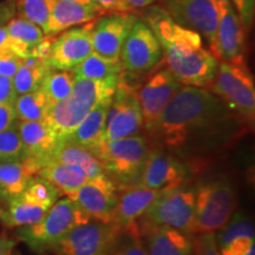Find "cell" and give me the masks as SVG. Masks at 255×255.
<instances>
[{"mask_svg": "<svg viewBox=\"0 0 255 255\" xmlns=\"http://www.w3.org/2000/svg\"><path fill=\"white\" fill-rule=\"evenodd\" d=\"M110 102L111 100L96 105L66 139L91 151L101 145L104 142L105 120Z\"/></svg>", "mask_w": 255, "mask_h": 255, "instance_id": "cb8c5ba5", "label": "cell"}, {"mask_svg": "<svg viewBox=\"0 0 255 255\" xmlns=\"http://www.w3.org/2000/svg\"><path fill=\"white\" fill-rule=\"evenodd\" d=\"M76 76L72 70H50L41 83V89L45 92L50 104L64 101L71 94Z\"/></svg>", "mask_w": 255, "mask_h": 255, "instance_id": "1f68e13d", "label": "cell"}, {"mask_svg": "<svg viewBox=\"0 0 255 255\" xmlns=\"http://www.w3.org/2000/svg\"><path fill=\"white\" fill-rule=\"evenodd\" d=\"M239 17L244 21L248 30L253 26L255 13V0H231Z\"/></svg>", "mask_w": 255, "mask_h": 255, "instance_id": "ab89813d", "label": "cell"}, {"mask_svg": "<svg viewBox=\"0 0 255 255\" xmlns=\"http://www.w3.org/2000/svg\"><path fill=\"white\" fill-rule=\"evenodd\" d=\"M238 194L227 180L218 178L195 188L196 233H216L235 213Z\"/></svg>", "mask_w": 255, "mask_h": 255, "instance_id": "52a82bcc", "label": "cell"}, {"mask_svg": "<svg viewBox=\"0 0 255 255\" xmlns=\"http://www.w3.org/2000/svg\"><path fill=\"white\" fill-rule=\"evenodd\" d=\"M49 209L31 202L21 195L7 202V209L0 210V220L8 228L33 225L41 220Z\"/></svg>", "mask_w": 255, "mask_h": 255, "instance_id": "4316f807", "label": "cell"}, {"mask_svg": "<svg viewBox=\"0 0 255 255\" xmlns=\"http://www.w3.org/2000/svg\"><path fill=\"white\" fill-rule=\"evenodd\" d=\"M161 193V190L150 189L138 183L123 187V190L117 193L113 221L121 228L136 223Z\"/></svg>", "mask_w": 255, "mask_h": 255, "instance_id": "7402d4cb", "label": "cell"}, {"mask_svg": "<svg viewBox=\"0 0 255 255\" xmlns=\"http://www.w3.org/2000/svg\"><path fill=\"white\" fill-rule=\"evenodd\" d=\"M25 148V158L31 159L39 168L46 165L56 151L59 141L50 131L44 121L23 122L14 124Z\"/></svg>", "mask_w": 255, "mask_h": 255, "instance_id": "44dd1931", "label": "cell"}, {"mask_svg": "<svg viewBox=\"0 0 255 255\" xmlns=\"http://www.w3.org/2000/svg\"><path fill=\"white\" fill-rule=\"evenodd\" d=\"M218 27L210 52L219 62L247 64L248 28L231 0H218Z\"/></svg>", "mask_w": 255, "mask_h": 255, "instance_id": "30bf717a", "label": "cell"}, {"mask_svg": "<svg viewBox=\"0 0 255 255\" xmlns=\"http://www.w3.org/2000/svg\"><path fill=\"white\" fill-rule=\"evenodd\" d=\"M52 44L53 37L45 36L43 40L32 47L30 50V53H28V57H33V58L47 62L51 56V51H52Z\"/></svg>", "mask_w": 255, "mask_h": 255, "instance_id": "b9f144b4", "label": "cell"}, {"mask_svg": "<svg viewBox=\"0 0 255 255\" xmlns=\"http://www.w3.org/2000/svg\"><path fill=\"white\" fill-rule=\"evenodd\" d=\"M193 255H222L216 244L215 233H196L193 235Z\"/></svg>", "mask_w": 255, "mask_h": 255, "instance_id": "74e56055", "label": "cell"}, {"mask_svg": "<svg viewBox=\"0 0 255 255\" xmlns=\"http://www.w3.org/2000/svg\"><path fill=\"white\" fill-rule=\"evenodd\" d=\"M77 78L105 79L120 77L123 69L120 59H109L92 51L87 58L72 69Z\"/></svg>", "mask_w": 255, "mask_h": 255, "instance_id": "f1b7e54d", "label": "cell"}, {"mask_svg": "<svg viewBox=\"0 0 255 255\" xmlns=\"http://www.w3.org/2000/svg\"><path fill=\"white\" fill-rule=\"evenodd\" d=\"M25 158V148L17 128L0 132V163Z\"/></svg>", "mask_w": 255, "mask_h": 255, "instance_id": "8d00e7d4", "label": "cell"}, {"mask_svg": "<svg viewBox=\"0 0 255 255\" xmlns=\"http://www.w3.org/2000/svg\"><path fill=\"white\" fill-rule=\"evenodd\" d=\"M37 176L45 178L58 190L59 195L70 196L89 180L82 169L51 161L38 171Z\"/></svg>", "mask_w": 255, "mask_h": 255, "instance_id": "484cf974", "label": "cell"}, {"mask_svg": "<svg viewBox=\"0 0 255 255\" xmlns=\"http://www.w3.org/2000/svg\"><path fill=\"white\" fill-rule=\"evenodd\" d=\"M41 255H53V254H51V253H46V254H41Z\"/></svg>", "mask_w": 255, "mask_h": 255, "instance_id": "816d5d0a", "label": "cell"}, {"mask_svg": "<svg viewBox=\"0 0 255 255\" xmlns=\"http://www.w3.org/2000/svg\"><path fill=\"white\" fill-rule=\"evenodd\" d=\"M182 84L175 78L168 68L155 70L145 82L136 89L137 98L141 107L143 128L152 132L157 126L159 117L175 94Z\"/></svg>", "mask_w": 255, "mask_h": 255, "instance_id": "4fadbf2b", "label": "cell"}, {"mask_svg": "<svg viewBox=\"0 0 255 255\" xmlns=\"http://www.w3.org/2000/svg\"><path fill=\"white\" fill-rule=\"evenodd\" d=\"M150 150L144 136H130L104 141L92 152L103 165L105 174L115 183L127 187L137 184L143 164Z\"/></svg>", "mask_w": 255, "mask_h": 255, "instance_id": "8992f818", "label": "cell"}, {"mask_svg": "<svg viewBox=\"0 0 255 255\" xmlns=\"http://www.w3.org/2000/svg\"><path fill=\"white\" fill-rule=\"evenodd\" d=\"M21 59L13 52H0V76L13 78Z\"/></svg>", "mask_w": 255, "mask_h": 255, "instance_id": "60d3db41", "label": "cell"}, {"mask_svg": "<svg viewBox=\"0 0 255 255\" xmlns=\"http://www.w3.org/2000/svg\"><path fill=\"white\" fill-rule=\"evenodd\" d=\"M219 251L222 255H255V241L253 238H241Z\"/></svg>", "mask_w": 255, "mask_h": 255, "instance_id": "f35d334b", "label": "cell"}, {"mask_svg": "<svg viewBox=\"0 0 255 255\" xmlns=\"http://www.w3.org/2000/svg\"><path fill=\"white\" fill-rule=\"evenodd\" d=\"M244 124L208 89L182 85L151 133L162 149L184 161L225 148L240 135Z\"/></svg>", "mask_w": 255, "mask_h": 255, "instance_id": "6da1fadb", "label": "cell"}, {"mask_svg": "<svg viewBox=\"0 0 255 255\" xmlns=\"http://www.w3.org/2000/svg\"><path fill=\"white\" fill-rule=\"evenodd\" d=\"M15 245L17 240L8 237L7 233L2 232L0 234V255H13Z\"/></svg>", "mask_w": 255, "mask_h": 255, "instance_id": "7dc6e473", "label": "cell"}, {"mask_svg": "<svg viewBox=\"0 0 255 255\" xmlns=\"http://www.w3.org/2000/svg\"><path fill=\"white\" fill-rule=\"evenodd\" d=\"M49 105V100L41 88L27 94L19 95L14 102L15 117L23 122L44 121Z\"/></svg>", "mask_w": 255, "mask_h": 255, "instance_id": "f546056e", "label": "cell"}, {"mask_svg": "<svg viewBox=\"0 0 255 255\" xmlns=\"http://www.w3.org/2000/svg\"><path fill=\"white\" fill-rule=\"evenodd\" d=\"M150 7V6H149ZM143 21L157 38L167 68L182 85L208 89L219 60L202 45V37L171 19L162 6H151Z\"/></svg>", "mask_w": 255, "mask_h": 255, "instance_id": "7a4b0ae2", "label": "cell"}, {"mask_svg": "<svg viewBox=\"0 0 255 255\" xmlns=\"http://www.w3.org/2000/svg\"><path fill=\"white\" fill-rule=\"evenodd\" d=\"M142 129L143 117L136 88L130 85L121 75L108 108L104 141L138 135Z\"/></svg>", "mask_w": 255, "mask_h": 255, "instance_id": "8fae6325", "label": "cell"}, {"mask_svg": "<svg viewBox=\"0 0 255 255\" xmlns=\"http://www.w3.org/2000/svg\"><path fill=\"white\" fill-rule=\"evenodd\" d=\"M0 52H13L20 58H25L24 52L20 47L9 37L5 25H0Z\"/></svg>", "mask_w": 255, "mask_h": 255, "instance_id": "ee69618b", "label": "cell"}, {"mask_svg": "<svg viewBox=\"0 0 255 255\" xmlns=\"http://www.w3.org/2000/svg\"><path fill=\"white\" fill-rule=\"evenodd\" d=\"M0 210H1V209H0Z\"/></svg>", "mask_w": 255, "mask_h": 255, "instance_id": "f5cc1de1", "label": "cell"}, {"mask_svg": "<svg viewBox=\"0 0 255 255\" xmlns=\"http://www.w3.org/2000/svg\"><path fill=\"white\" fill-rule=\"evenodd\" d=\"M117 193L119 189L116 183L107 174H101L89 178L68 197L75 201L90 219L111 222L116 207Z\"/></svg>", "mask_w": 255, "mask_h": 255, "instance_id": "e0dca14e", "label": "cell"}, {"mask_svg": "<svg viewBox=\"0 0 255 255\" xmlns=\"http://www.w3.org/2000/svg\"><path fill=\"white\" fill-rule=\"evenodd\" d=\"M89 220V215L72 199L59 197L39 221L18 227L15 239L23 241L34 253H51L66 233Z\"/></svg>", "mask_w": 255, "mask_h": 255, "instance_id": "277c9868", "label": "cell"}, {"mask_svg": "<svg viewBox=\"0 0 255 255\" xmlns=\"http://www.w3.org/2000/svg\"><path fill=\"white\" fill-rule=\"evenodd\" d=\"M50 70L52 69L45 60L33 58V57L21 59L20 65L12 78L15 94L19 96L39 89Z\"/></svg>", "mask_w": 255, "mask_h": 255, "instance_id": "83f0119b", "label": "cell"}, {"mask_svg": "<svg viewBox=\"0 0 255 255\" xmlns=\"http://www.w3.org/2000/svg\"><path fill=\"white\" fill-rule=\"evenodd\" d=\"M105 13L108 12L97 4H82L69 0H56L43 32L45 36L55 37L69 28L91 23Z\"/></svg>", "mask_w": 255, "mask_h": 255, "instance_id": "ffe728a7", "label": "cell"}, {"mask_svg": "<svg viewBox=\"0 0 255 255\" xmlns=\"http://www.w3.org/2000/svg\"><path fill=\"white\" fill-rule=\"evenodd\" d=\"M95 21V20H94ZM81 25L62 32L53 38L52 51L47 63L52 70L69 71L83 62L92 52V23Z\"/></svg>", "mask_w": 255, "mask_h": 255, "instance_id": "ac0fdd59", "label": "cell"}, {"mask_svg": "<svg viewBox=\"0 0 255 255\" xmlns=\"http://www.w3.org/2000/svg\"><path fill=\"white\" fill-rule=\"evenodd\" d=\"M17 98L12 78L0 76V104H13Z\"/></svg>", "mask_w": 255, "mask_h": 255, "instance_id": "7bdbcfd3", "label": "cell"}, {"mask_svg": "<svg viewBox=\"0 0 255 255\" xmlns=\"http://www.w3.org/2000/svg\"><path fill=\"white\" fill-rule=\"evenodd\" d=\"M241 238L254 239V225L253 221L241 213H234L223 227L215 233L216 244L219 250L226 247L232 241Z\"/></svg>", "mask_w": 255, "mask_h": 255, "instance_id": "d6a6232c", "label": "cell"}, {"mask_svg": "<svg viewBox=\"0 0 255 255\" xmlns=\"http://www.w3.org/2000/svg\"><path fill=\"white\" fill-rule=\"evenodd\" d=\"M59 162V163L73 165L82 169L89 178L96 177L101 174H105L103 165L91 150L87 148L75 144V143L64 139L57 146L50 162Z\"/></svg>", "mask_w": 255, "mask_h": 255, "instance_id": "d4e9b609", "label": "cell"}, {"mask_svg": "<svg viewBox=\"0 0 255 255\" xmlns=\"http://www.w3.org/2000/svg\"><path fill=\"white\" fill-rule=\"evenodd\" d=\"M69 1H77V2H82V4H95L92 0H69Z\"/></svg>", "mask_w": 255, "mask_h": 255, "instance_id": "f907efd6", "label": "cell"}, {"mask_svg": "<svg viewBox=\"0 0 255 255\" xmlns=\"http://www.w3.org/2000/svg\"><path fill=\"white\" fill-rule=\"evenodd\" d=\"M171 19L181 26L197 32L212 45L218 27V0H162Z\"/></svg>", "mask_w": 255, "mask_h": 255, "instance_id": "5bb4252c", "label": "cell"}, {"mask_svg": "<svg viewBox=\"0 0 255 255\" xmlns=\"http://www.w3.org/2000/svg\"><path fill=\"white\" fill-rule=\"evenodd\" d=\"M137 20L131 12H115L102 15L92 23V50L109 59H120L124 41Z\"/></svg>", "mask_w": 255, "mask_h": 255, "instance_id": "2e32d148", "label": "cell"}, {"mask_svg": "<svg viewBox=\"0 0 255 255\" xmlns=\"http://www.w3.org/2000/svg\"><path fill=\"white\" fill-rule=\"evenodd\" d=\"M95 4L101 6L102 8L105 9L110 13L115 12H131L132 9L128 5L127 0H92Z\"/></svg>", "mask_w": 255, "mask_h": 255, "instance_id": "bcb514c9", "label": "cell"}, {"mask_svg": "<svg viewBox=\"0 0 255 255\" xmlns=\"http://www.w3.org/2000/svg\"><path fill=\"white\" fill-rule=\"evenodd\" d=\"M208 90L218 96L242 122L253 126L255 87L248 64L219 62L218 71Z\"/></svg>", "mask_w": 255, "mask_h": 255, "instance_id": "5b68a950", "label": "cell"}, {"mask_svg": "<svg viewBox=\"0 0 255 255\" xmlns=\"http://www.w3.org/2000/svg\"><path fill=\"white\" fill-rule=\"evenodd\" d=\"M111 255H148L137 222L122 228Z\"/></svg>", "mask_w": 255, "mask_h": 255, "instance_id": "d590c367", "label": "cell"}, {"mask_svg": "<svg viewBox=\"0 0 255 255\" xmlns=\"http://www.w3.org/2000/svg\"><path fill=\"white\" fill-rule=\"evenodd\" d=\"M15 117L13 104H0V132L14 127Z\"/></svg>", "mask_w": 255, "mask_h": 255, "instance_id": "f6af8a7d", "label": "cell"}, {"mask_svg": "<svg viewBox=\"0 0 255 255\" xmlns=\"http://www.w3.org/2000/svg\"><path fill=\"white\" fill-rule=\"evenodd\" d=\"M20 195L28 201H31V202L44 207L46 209H50L53 203L60 197L58 190L49 181H46L45 178L40 176L32 178L26 189Z\"/></svg>", "mask_w": 255, "mask_h": 255, "instance_id": "e575fe53", "label": "cell"}, {"mask_svg": "<svg viewBox=\"0 0 255 255\" xmlns=\"http://www.w3.org/2000/svg\"><path fill=\"white\" fill-rule=\"evenodd\" d=\"M139 235L148 255H193V235L139 220Z\"/></svg>", "mask_w": 255, "mask_h": 255, "instance_id": "d6986e66", "label": "cell"}, {"mask_svg": "<svg viewBox=\"0 0 255 255\" xmlns=\"http://www.w3.org/2000/svg\"><path fill=\"white\" fill-rule=\"evenodd\" d=\"M163 52L154 32L137 18L121 50L120 62L123 71L141 75L151 71L161 62Z\"/></svg>", "mask_w": 255, "mask_h": 255, "instance_id": "7c38bea8", "label": "cell"}, {"mask_svg": "<svg viewBox=\"0 0 255 255\" xmlns=\"http://www.w3.org/2000/svg\"><path fill=\"white\" fill-rule=\"evenodd\" d=\"M15 15L13 1L0 2V25H6Z\"/></svg>", "mask_w": 255, "mask_h": 255, "instance_id": "c3c4849f", "label": "cell"}, {"mask_svg": "<svg viewBox=\"0 0 255 255\" xmlns=\"http://www.w3.org/2000/svg\"><path fill=\"white\" fill-rule=\"evenodd\" d=\"M5 26L9 37L24 52L25 58L28 57L32 47L37 45L45 37L43 30L39 26L31 23V21H27L26 19L17 17V15H14Z\"/></svg>", "mask_w": 255, "mask_h": 255, "instance_id": "4dcf8cb0", "label": "cell"}, {"mask_svg": "<svg viewBox=\"0 0 255 255\" xmlns=\"http://www.w3.org/2000/svg\"><path fill=\"white\" fill-rule=\"evenodd\" d=\"M55 2L56 0H14L15 15L44 30Z\"/></svg>", "mask_w": 255, "mask_h": 255, "instance_id": "836d02e7", "label": "cell"}, {"mask_svg": "<svg viewBox=\"0 0 255 255\" xmlns=\"http://www.w3.org/2000/svg\"><path fill=\"white\" fill-rule=\"evenodd\" d=\"M159 1V0H127L128 5L130 6L131 9H143L148 8L155 2Z\"/></svg>", "mask_w": 255, "mask_h": 255, "instance_id": "681fc988", "label": "cell"}, {"mask_svg": "<svg viewBox=\"0 0 255 255\" xmlns=\"http://www.w3.org/2000/svg\"><path fill=\"white\" fill-rule=\"evenodd\" d=\"M152 225L167 226L194 234L195 188L184 184L162 191L141 218Z\"/></svg>", "mask_w": 255, "mask_h": 255, "instance_id": "ba28073f", "label": "cell"}, {"mask_svg": "<svg viewBox=\"0 0 255 255\" xmlns=\"http://www.w3.org/2000/svg\"><path fill=\"white\" fill-rule=\"evenodd\" d=\"M39 168L28 158L0 163V199L13 200L26 189Z\"/></svg>", "mask_w": 255, "mask_h": 255, "instance_id": "603a6c76", "label": "cell"}, {"mask_svg": "<svg viewBox=\"0 0 255 255\" xmlns=\"http://www.w3.org/2000/svg\"><path fill=\"white\" fill-rule=\"evenodd\" d=\"M120 77L105 79H75L66 100L50 104L44 123L58 141H64L96 105L113 98Z\"/></svg>", "mask_w": 255, "mask_h": 255, "instance_id": "3957f363", "label": "cell"}, {"mask_svg": "<svg viewBox=\"0 0 255 255\" xmlns=\"http://www.w3.org/2000/svg\"><path fill=\"white\" fill-rule=\"evenodd\" d=\"M189 169L181 158L162 148H151L146 156L138 184L156 190H168L183 184Z\"/></svg>", "mask_w": 255, "mask_h": 255, "instance_id": "9a60e30c", "label": "cell"}, {"mask_svg": "<svg viewBox=\"0 0 255 255\" xmlns=\"http://www.w3.org/2000/svg\"><path fill=\"white\" fill-rule=\"evenodd\" d=\"M122 228L115 222L90 219L66 233L51 251L53 255H111Z\"/></svg>", "mask_w": 255, "mask_h": 255, "instance_id": "9c48e42d", "label": "cell"}]
</instances>
